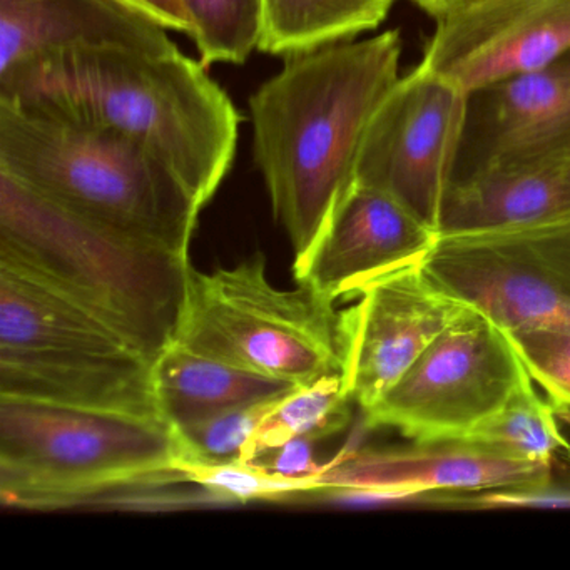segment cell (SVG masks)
Returning a JSON list of instances; mask_svg holds the SVG:
<instances>
[{
	"mask_svg": "<svg viewBox=\"0 0 570 570\" xmlns=\"http://www.w3.org/2000/svg\"><path fill=\"white\" fill-rule=\"evenodd\" d=\"M0 101L132 139L173 169L203 208L232 171L243 119L208 68L179 48L59 49L0 76Z\"/></svg>",
	"mask_w": 570,
	"mask_h": 570,
	"instance_id": "6da1fadb",
	"label": "cell"
},
{
	"mask_svg": "<svg viewBox=\"0 0 570 570\" xmlns=\"http://www.w3.org/2000/svg\"><path fill=\"white\" fill-rule=\"evenodd\" d=\"M400 56V31L323 46L283 58L282 71L249 96L253 158L288 235L293 276L355 183L363 136L399 81Z\"/></svg>",
	"mask_w": 570,
	"mask_h": 570,
	"instance_id": "7a4b0ae2",
	"label": "cell"
},
{
	"mask_svg": "<svg viewBox=\"0 0 570 570\" xmlns=\"http://www.w3.org/2000/svg\"><path fill=\"white\" fill-rule=\"evenodd\" d=\"M0 265L115 326L155 362L175 340L193 265L0 175Z\"/></svg>",
	"mask_w": 570,
	"mask_h": 570,
	"instance_id": "3957f363",
	"label": "cell"
},
{
	"mask_svg": "<svg viewBox=\"0 0 570 570\" xmlns=\"http://www.w3.org/2000/svg\"><path fill=\"white\" fill-rule=\"evenodd\" d=\"M0 175L129 238L189 256L202 203L126 136L0 101Z\"/></svg>",
	"mask_w": 570,
	"mask_h": 570,
	"instance_id": "277c9868",
	"label": "cell"
},
{
	"mask_svg": "<svg viewBox=\"0 0 570 570\" xmlns=\"http://www.w3.org/2000/svg\"><path fill=\"white\" fill-rule=\"evenodd\" d=\"M181 453L158 416L0 396V499L11 509H66L176 483Z\"/></svg>",
	"mask_w": 570,
	"mask_h": 570,
	"instance_id": "5b68a950",
	"label": "cell"
},
{
	"mask_svg": "<svg viewBox=\"0 0 570 570\" xmlns=\"http://www.w3.org/2000/svg\"><path fill=\"white\" fill-rule=\"evenodd\" d=\"M153 365L85 306L0 265V396L161 419Z\"/></svg>",
	"mask_w": 570,
	"mask_h": 570,
	"instance_id": "8992f818",
	"label": "cell"
},
{
	"mask_svg": "<svg viewBox=\"0 0 570 570\" xmlns=\"http://www.w3.org/2000/svg\"><path fill=\"white\" fill-rule=\"evenodd\" d=\"M296 285H273L263 253L229 268H193L173 342L295 386L338 373L335 303Z\"/></svg>",
	"mask_w": 570,
	"mask_h": 570,
	"instance_id": "52a82bcc",
	"label": "cell"
},
{
	"mask_svg": "<svg viewBox=\"0 0 570 570\" xmlns=\"http://www.w3.org/2000/svg\"><path fill=\"white\" fill-rule=\"evenodd\" d=\"M529 376L507 333L469 308L363 412V423L409 440L462 439Z\"/></svg>",
	"mask_w": 570,
	"mask_h": 570,
	"instance_id": "ba28073f",
	"label": "cell"
},
{
	"mask_svg": "<svg viewBox=\"0 0 570 570\" xmlns=\"http://www.w3.org/2000/svg\"><path fill=\"white\" fill-rule=\"evenodd\" d=\"M423 268L505 332H570V219L439 238Z\"/></svg>",
	"mask_w": 570,
	"mask_h": 570,
	"instance_id": "9c48e42d",
	"label": "cell"
},
{
	"mask_svg": "<svg viewBox=\"0 0 570 570\" xmlns=\"http://www.w3.org/2000/svg\"><path fill=\"white\" fill-rule=\"evenodd\" d=\"M469 108L470 95L423 66L399 78L370 119L355 183L392 196L436 233Z\"/></svg>",
	"mask_w": 570,
	"mask_h": 570,
	"instance_id": "30bf717a",
	"label": "cell"
},
{
	"mask_svg": "<svg viewBox=\"0 0 570 570\" xmlns=\"http://www.w3.org/2000/svg\"><path fill=\"white\" fill-rule=\"evenodd\" d=\"M552 483V462L523 459L469 439L410 440L366 449L320 470V493L338 499H459Z\"/></svg>",
	"mask_w": 570,
	"mask_h": 570,
	"instance_id": "8fae6325",
	"label": "cell"
},
{
	"mask_svg": "<svg viewBox=\"0 0 570 570\" xmlns=\"http://www.w3.org/2000/svg\"><path fill=\"white\" fill-rule=\"evenodd\" d=\"M356 298L338 313L340 373L362 412L470 308L445 292L423 263L372 283Z\"/></svg>",
	"mask_w": 570,
	"mask_h": 570,
	"instance_id": "7c38bea8",
	"label": "cell"
},
{
	"mask_svg": "<svg viewBox=\"0 0 570 570\" xmlns=\"http://www.w3.org/2000/svg\"><path fill=\"white\" fill-rule=\"evenodd\" d=\"M435 21L420 66L470 96L570 51V0H466Z\"/></svg>",
	"mask_w": 570,
	"mask_h": 570,
	"instance_id": "4fadbf2b",
	"label": "cell"
},
{
	"mask_svg": "<svg viewBox=\"0 0 570 570\" xmlns=\"http://www.w3.org/2000/svg\"><path fill=\"white\" fill-rule=\"evenodd\" d=\"M436 239L432 228L392 196L353 183L295 282L332 303L356 298L372 283L422 265Z\"/></svg>",
	"mask_w": 570,
	"mask_h": 570,
	"instance_id": "5bb4252c",
	"label": "cell"
},
{
	"mask_svg": "<svg viewBox=\"0 0 570 570\" xmlns=\"http://www.w3.org/2000/svg\"><path fill=\"white\" fill-rule=\"evenodd\" d=\"M472 96L482 112L470 169L570 161V51Z\"/></svg>",
	"mask_w": 570,
	"mask_h": 570,
	"instance_id": "9a60e30c",
	"label": "cell"
},
{
	"mask_svg": "<svg viewBox=\"0 0 570 570\" xmlns=\"http://www.w3.org/2000/svg\"><path fill=\"white\" fill-rule=\"evenodd\" d=\"M168 32L122 0H0V76L78 46L178 49Z\"/></svg>",
	"mask_w": 570,
	"mask_h": 570,
	"instance_id": "2e32d148",
	"label": "cell"
},
{
	"mask_svg": "<svg viewBox=\"0 0 570 570\" xmlns=\"http://www.w3.org/2000/svg\"><path fill=\"white\" fill-rule=\"evenodd\" d=\"M570 219V161L489 166L453 176L439 238L512 232Z\"/></svg>",
	"mask_w": 570,
	"mask_h": 570,
	"instance_id": "e0dca14e",
	"label": "cell"
},
{
	"mask_svg": "<svg viewBox=\"0 0 570 570\" xmlns=\"http://www.w3.org/2000/svg\"><path fill=\"white\" fill-rule=\"evenodd\" d=\"M153 382L159 415L175 430L235 406L278 399L296 389L175 342L155 360Z\"/></svg>",
	"mask_w": 570,
	"mask_h": 570,
	"instance_id": "ac0fdd59",
	"label": "cell"
},
{
	"mask_svg": "<svg viewBox=\"0 0 570 570\" xmlns=\"http://www.w3.org/2000/svg\"><path fill=\"white\" fill-rule=\"evenodd\" d=\"M395 0H259L258 51L286 58L379 28Z\"/></svg>",
	"mask_w": 570,
	"mask_h": 570,
	"instance_id": "d6986e66",
	"label": "cell"
},
{
	"mask_svg": "<svg viewBox=\"0 0 570 570\" xmlns=\"http://www.w3.org/2000/svg\"><path fill=\"white\" fill-rule=\"evenodd\" d=\"M350 399L342 373H330L305 386H296L263 416L242 453L243 462H256L293 440L326 439L345 429Z\"/></svg>",
	"mask_w": 570,
	"mask_h": 570,
	"instance_id": "ffe728a7",
	"label": "cell"
},
{
	"mask_svg": "<svg viewBox=\"0 0 570 570\" xmlns=\"http://www.w3.org/2000/svg\"><path fill=\"white\" fill-rule=\"evenodd\" d=\"M463 439L542 462H552L557 452L570 453V442L560 430L553 403L540 399L530 376L520 383L502 409Z\"/></svg>",
	"mask_w": 570,
	"mask_h": 570,
	"instance_id": "44dd1931",
	"label": "cell"
},
{
	"mask_svg": "<svg viewBox=\"0 0 570 570\" xmlns=\"http://www.w3.org/2000/svg\"><path fill=\"white\" fill-rule=\"evenodd\" d=\"M176 483H191L216 499L248 503L252 500H279L286 497L320 493V472L312 476H292L269 469L265 463L209 462L179 456L175 463Z\"/></svg>",
	"mask_w": 570,
	"mask_h": 570,
	"instance_id": "7402d4cb",
	"label": "cell"
},
{
	"mask_svg": "<svg viewBox=\"0 0 570 570\" xmlns=\"http://www.w3.org/2000/svg\"><path fill=\"white\" fill-rule=\"evenodd\" d=\"M199 61L245 65L259 39V0H186Z\"/></svg>",
	"mask_w": 570,
	"mask_h": 570,
	"instance_id": "603a6c76",
	"label": "cell"
},
{
	"mask_svg": "<svg viewBox=\"0 0 570 570\" xmlns=\"http://www.w3.org/2000/svg\"><path fill=\"white\" fill-rule=\"evenodd\" d=\"M279 399L282 396L246 403L175 430L181 442L183 455L209 462L242 460L243 450L256 426Z\"/></svg>",
	"mask_w": 570,
	"mask_h": 570,
	"instance_id": "cb8c5ba5",
	"label": "cell"
},
{
	"mask_svg": "<svg viewBox=\"0 0 570 570\" xmlns=\"http://www.w3.org/2000/svg\"><path fill=\"white\" fill-rule=\"evenodd\" d=\"M505 333L530 379L546 390L553 405L570 409V332L519 328Z\"/></svg>",
	"mask_w": 570,
	"mask_h": 570,
	"instance_id": "d4e9b609",
	"label": "cell"
},
{
	"mask_svg": "<svg viewBox=\"0 0 570 570\" xmlns=\"http://www.w3.org/2000/svg\"><path fill=\"white\" fill-rule=\"evenodd\" d=\"M122 2L148 16L166 31L179 32L186 38H191L195 31L186 0H122Z\"/></svg>",
	"mask_w": 570,
	"mask_h": 570,
	"instance_id": "484cf974",
	"label": "cell"
},
{
	"mask_svg": "<svg viewBox=\"0 0 570 570\" xmlns=\"http://www.w3.org/2000/svg\"><path fill=\"white\" fill-rule=\"evenodd\" d=\"M412 2H415L426 14L436 19L445 14L450 9L455 8V6L463 4L466 0H412Z\"/></svg>",
	"mask_w": 570,
	"mask_h": 570,
	"instance_id": "4316f807",
	"label": "cell"
}]
</instances>
